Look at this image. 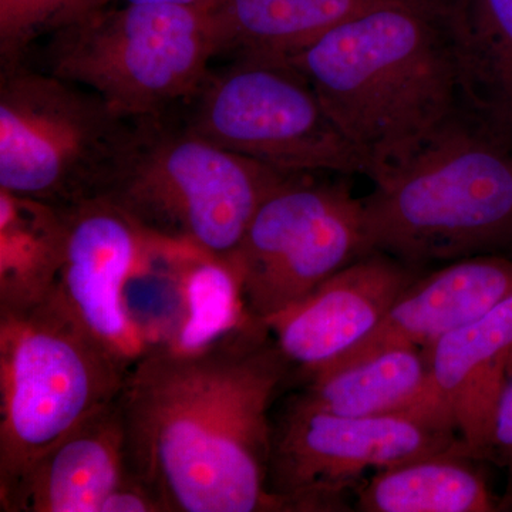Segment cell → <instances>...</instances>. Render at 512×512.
Segmentation results:
<instances>
[{"instance_id":"obj_24","label":"cell","mask_w":512,"mask_h":512,"mask_svg":"<svg viewBox=\"0 0 512 512\" xmlns=\"http://www.w3.org/2000/svg\"><path fill=\"white\" fill-rule=\"evenodd\" d=\"M510 255H512V247H511V249H510Z\"/></svg>"},{"instance_id":"obj_18","label":"cell","mask_w":512,"mask_h":512,"mask_svg":"<svg viewBox=\"0 0 512 512\" xmlns=\"http://www.w3.org/2000/svg\"><path fill=\"white\" fill-rule=\"evenodd\" d=\"M446 0H225L215 10L220 52L285 57L372 10Z\"/></svg>"},{"instance_id":"obj_15","label":"cell","mask_w":512,"mask_h":512,"mask_svg":"<svg viewBox=\"0 0 512 512\" xmlns=\"http://www.w3.org/2000/svg\"><path fill=\"white\" fill-rule=\"evenodd\" d=\"M434 394L468 456L491 461L495 407L512 375V295L426 350Z\"/></svg>"},{"instance_id":"obj_2","label":"cell","mask_w":512,"mask_h":512,"mask_svg":"<svg viewBox=\"0 0 512 512\" xmlns=\"http://www.w3.org/2000/svg\"><path fill=\"white\" fill-rule=\"evenodd\" d=\"M447 5L384 6L282 57L312 84L370 180L463 106Z\"/></svg>"},{"instance_id":"obj_4","label":"cell","mask_w":512,"mask_h":512,"mask_svg":"<svg viewBox=\"0 0 512 512\" xmlns=\"http://www.w3.org/2000/svg\"><path fill=\"white\" fill-rule=\"evenodd\" d=\"M164 117L137 120L100 197L158 252L212 266L225 278L256 211L293 173L229 151L188 126H168Z\"/></svg>"},{"instance_id":"obj_10","label":"cell","mask_w":512,"mask_h":512,"mask_svg":"<svg viewBox=\"0 0 512 512\" xmlns=\"http://www.w3.org/2000/svg\"><path fill=\"white\" fill-rule=\"evenodd\" d=\"M458 448L466 450L441 407L342 417L288 402L274 419L269 488L286 512L338 511L367 471Z\"/></svg>"},{"instance_id":"obj_11","label":"cell","mask_w":512,"mask_h":512,"mask_svg":"<svg viewBox=\"0 0 512 512\" xmlns=\"http://www.w3.org/2000/svg\"><path fill=\"white\" fill-rule=\"evenodd\" d=\"M154 251L157 248L141 229L104 198L53 205L39 262L25 278L0 289L46 292L121 362L133 367L153 343L131 318L126 289Z\"/></svg>"},{"instance_id":"obj_14","label":"cell","mask_w":512,"mask_h":512,"mask_svg":"<svg viewBox=\"0 0 512 512\" xmlns=\"http://www.w3.org/2000/svg\"><path fill=\"white\" fill-rule=\"evenodd\" d=\"M131 477L119 396L37 458L0 495V511L101 512Z\"/></svg>"},{"instance_id":"obj_13","label":"cell","mask_w":512,"mask_h":512,"mask_svg":"<svg viewBox=\"0 0 512 512\" xmlns=\"http://www.w3.org/2000/svg\"><path fill=\"white\" fill-rule=\"evenodd\" d=\"M511 295L512 255L458 259L430 274L417 276L375 332L323 370L348 365L386 349H430L444 335L480 318Z\"/></svg>"},{"instance_id":"obj_17","label":"cell","mask_w":512,"mask_h":512,"mask_svg":"<svg viewBox=\"0 0 512 512\" xmlns=\"http://www.w3.org/2000/svg\"><path fill=\"white\" fill-rule=\"evenodd\" d=\"M289 403L342 417L384 416L441 407L426 350L393 348L301 377ZM446 410V409H444Z\"/></svg>"},{"instance_id":"obj_20","label":"cell","mask_w":512,"mask_h":512,"mask_svg":"<svg viewBox=\"0 0 512 512\" xmlns=\"http://www.w3.org/2000/svg\"><path fill=\"white\" fill-rule=\"evenodd\" d=\"M109 0H0V57L3 69L19 66L29 47Z\"/></svg>"},{"instance_id":"obj_19","label":"cell","mask_w":512,"mask_h":512,"mask_svg":"<svg viewBox=\"0 0 512 512\" xmlns=\"http://www.w3.org/2000/svg\"><path fill=\"white\" fill-rule=\"evenodd\" d=\"M477 461L458 448L375 471L357 491V508L365 512L501 511Z\"/></svg>"},{"instance_id":"obj_3","label":"cell","mask_w":512,"mask_h":512,"mask_svg":"<svg viewBox=\"0 0 512 512\" xmlns=\"http://www.w3.org/2000/svg\"><path fill=\"white\" fill-rule=\"evenodd\" d=\"M362 198L372 251L416 266L512 247V148L461 106Z\"/></svg>"},{"instance_id":"obj_22","label":"cell","mask_w":512,"mask_h":512,"mask_svg":"<svg viewBox=\"0 0 512 512\" xmlns=\"http://www.w3.org/2000/svg\"><path fill=\"white\" fill-rule=\"evenodd\" d=\"M101 512H164L153 493L131 477L107 498Z\"/></svg>"},{"instance_id":"obj_6","label":"cell","mask_w":512,"mask_h":512,"mask_svg":"<svg viewBox=\"0 0 512 512\" xmlns=\"http://www.w3.org/2000/svg\"><path fill=\"white\" fill-rule=\"evenodd\" d=\"M217 53L214 12L107 3L53 33L46 72L97 94L126 119L143 120L200 92Z\"/></svg>"},{"instance_id":"obj_7","label":"cell","mask_w":512,"mask_h":512,"mask_svg":"<svg viewBox=\"0 0 512 512\" xmlns=\"http://www.w3.org/2000/svg\"><path fill=\"white\" fill-rule=\"evenodd\" d=\"M136 124L56 74L3 69L0 190L55 207L100 197Z\"/></svg>"},{"instance_id":"obj_23","label":"cell","mask_w":512,"mask_h":512,"mask_svg":"<svg viewBox=\"0 0 512 512\" xmlns=\"http://www.w3.org/2000/svg\"><path fill=\"white\" fill-rule=\"evenodd\" d=\"M124 2L168 3V5L185 6V8L205 10V12H215V10L220 9V6L225 2V0H124Z\"/></svg>"},{"instance_id":"obj_12","label":"cell","mask_w":512,"mask_h":512,"mask_svg":"<svg viewBox=\"0 0 512 512\" xmlns=\"http://www.w3.org/2000/svg\"><path fill=\"white\" fill-rule=\"evenodd\" d=\"M416 266L372 251L315 291L262 320L269 338L301 377L326 369L375 332L417 276Z\"/></svg>"},{"instance_id":"obj_16","label":"cell","mask_w":512,"mask_h":512,"mask_svg":"<svg viewBox=\"0 0 512 512\" xmlns=\"http://www.w3.org/2000/svg\"><path fill=\"white\" fill-rule=\"evenodd\" d=\"M461 104L512 148V0H448Z\"/></svg>"},{"instance_id":"obj_21","label":"cell","mask_w":512,"mask_h":512,"mask_svg":"<svg viewBox=\"0 0 512 512\" xmlns=\"http://www.w3.org/2000/svg\"><path fill=\"white\" fill-rule=\"evenodd\" d=\"M491 461L503 467L507 474V484L500 500V510L512 511V375L505 384L495 407Z\"/></svg>"},{"instance_id":"obj_1","label":"cell","mask_w":512,"mask_h":512,"mask_svg":"<svg viewBox=\"0 0 512 512\" xmlns=\"http://www.w3.org/2000/svg\"><path fill=\"white\" fill-rule=\"evenodd\" d=\"M289 380L264 326L241 315L201 342L153 343L120 393L131 476L164 512H285L269 467Z\"/></svg>"},{"instance_id":"obj_9","label":"cell","mask_w":512,"mask_h":512,"mask_svg":"<svg viewBox=\"0 0 512 512\" xmlns=\"http://www.w3.org/2000/svg\"><path fill=\"white\" fill-rule=\"evenodd\" d=\"M188 127L289 173L369 174L305 76L282 57L239 56L195 94Z\"/></svg>"},{"instance_id":"obj_5","label":"cell","mask_w":512,"mask_h":512,"mask_svg":"<svg viewBox=\"0 0 512 512\" xmlns=\"http://www.w3.org/2000/svg\"><path fill=\"white\" fill-rule=\"evenodd\" d=\"M130 370L46 292L0 289V495L117 399Z\"/></svg>"},{"instance_id":"obj_8","label":"cell","mask_w":512,"mask_h":512,"mask_svg":"<svg viewBox=\"0 0 512 512\" xmlns=\"http://www.w3.org/2000/svg\"><path fill=\"white\" fill-rule=\"evenodd\" d=\"M333 175L293 173L262 202L225 275L239 315L271 318L372 252L362 198Z\"/></svg>"}]
</instances>
